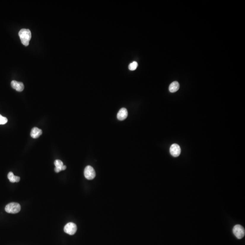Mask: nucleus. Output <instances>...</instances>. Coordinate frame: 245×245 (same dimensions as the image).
<instances>
[{"mask_svg": "<svg viewBox=\"0 0 245 245\" xmlns=\"http://www.w3.org/2000/svg\"><path fill=\"white\" fill-rule=\"evenodd\" d=\"M19 36L22 44L28 46L31 38V33L30 30L27 29H21L19 32Z\"/></svg>", "mask_w": 245, "mask_h": 245, "instance_id": "obj_1", "label": "nucleus"}, {"mask_svg": "<svg viewBox=\"0 0 245 245\" xmlns=\"http://www.w3.org/2000/svg\"><path fill=\"white\" fill-rule=\"evenodd\" d=\"M20 205L17 203H11L7 205L5 207L6 212L12 214H16L20 211Z\"/></svg>", "mask_w": 245, "mask_h": 245, "instance_id": "obj_2", "label": "nucleus"}, {"mask_svg": "<svg viewBox=\"0 0 245 245\" xmlns=\"http://www.w3.org/2000/svg\"><path fill=\"white\" fill-rule=\"evenodd\" d=\"M233 233L236 237L239 239H242L245 236V231L244 228L240 225H236L233 228Z\"/></svg>", "mask_w": 245, "mask_h": 245, "instance_id": "obj_3", "label": "nucleus"}, {"mask_svg": "<svg viewBox=\"0 0 245 245\" xmlns=\"http://www.w3.org/2000/svg\"><path fill=\"white\" fill-rule=\"evenodd\" d=\"M84 175L87 179L92 180L96 177V172L91 166H87L84 170Z\"/></svg>", "mask_w": 245, "mask_h": 245, "instance_id": "obj_4", "label": "nucleus"}, {"mask_svg": "<svg viewBox=\"0 0 245 245\" xmlns=\"http://www.w3.org/2000/svg\"><path fill=\"white\" fill-rule=\"evenodd\" d=\"M77 226L73 222H69L65 226L64 228V231L65 233L70 235H73L77 231Z\"/></svg>", "mask_w": 245, "mask_h": 245, "instance_id": "obj_5", "label": "nucleus"}, {"mask_svg": "<svg viewBox=\"0 0 245 245\" xmlns=\"http://www.w3.org/2000/svg\"><path fill=\"white\" fill-rule=\"evenodd\" d=\"M170 152L171 155L174 157L179 156L181 154V148L177 144H173L170 148Z\"/></svg>", "mask_w": 245, "mask_h": 245, "instance_id": "obj_6", "label": "nucleus"}, {"mask_svg": "<svg viewBox=\"0 0 245 245\" xmlns=\"http://www.w3.org/2000/svg\"><path fill=\"white\" fill-rule=\"evenodd\" d=\"M11 86L14 89L19 92L22 91L24 89V85L22 82H18L15 80L12 81Z\"/></svg>", "mask_w": 245, "mask_h": 245, "instance_id": "obj_7", "label": "nucleus"}, {"mask_svg": "<svg viewBox=\"0 0 245 245\" xmlns=\"http://www.w3.org/2000/svg\"><path fill=\"white\" fill-rule=\"evenodd\" d=\"M128 111L126 109L122 108L120 109L117 114V118L120 120H124L128 116Z\"/></svg>", "mask_w": 245, "mask_h": 245, "instance_id": "obj_8", "label": "nucleus"}, {"mask_svg": "<svg viewBox=\"0 0 245 245\" xmlns=\"http://www.w3.org/2000/svg\"><path fill=\"white\" fill-rule=\"evenodd\" d=\"M42 133V131L40 128L34 127L32 128L31 132V136L32 138L36 139L39 138Z\"/></svg>", "mask_w": 245, "mask_h": 245, "instance_id": "obj_9", "label": "nucleus"}, {"mask_svg": "<svg viewBox=\"0 0 245 245\" xmlns=\"http://www.w3.org/2000/svg\"><path fill=\"white\" fill-rule=\"evenodd\" d=\"M179 89V84L177 81H174L171 83L169 85V91L171 93H174Z\"/></svg>", "mask_w": 245, "mask_h": 245, "instance_id": "obj_10", "label": "nucleus"}, {"mask_svg": "<svg viewBox=\"0 0 245 245\" xmlns=\"http://www.w3.org/2000/svg\"><path fill=\"white\" fill-rule=\"evenodd\" d=\"M54 164L55 166V171L56 173H59L61 171H62V168L64 164H63V162L61 160H59V159L55 160Z\"/></svg>", "mask_w": 245, "mask_h": 245, "instance_id": "obj_11", "label": "nucleus"}, {"mask_svg": "<svg viewBox=\"0 0 245 245\" xmlns=\"http://www.w3.org/2000/svg\"><path fill=\"white\" fill-rule=\"evenodd\" d=\"M7 177H8V179L12 182H18L20 180V178L18 176H15L12 172H11L9 173Z\"/></svg>", "mask_w": 245, "mask_h": 245, "instance_id": "obj_12", "label": "nucleus"}, {"mask_svg": "<svg viewBox=\"0 0 245 245\" xmlns=\"http://www.w3.org/2000/svg\"><path fill=\"white\" fill-rule=\"evenodd\" d=\"M138 66V64L136 61H133L132 63H131L128 66V69L131 71H134L137 69V67Z\"/></svg>", "mask_w": 245, "mask_h": 245, "instance_id": "obj_13", "label": "nucleus"}, {"mask_svg": "<svg viewBox=\"0 0 245 245\" xmlns=\"http://www.w3.org/2000/svg\"><path fill=\"white\" fill-rule=\"evenodd\" d=\"M8 120L6 117H3L0 114V125H5L7 124Z\"/></svg>", "mask_w": 245, "mask_h": 245, "instance_id": "obj_14", "label": "nucleus"}, {"mask_svg": "<svg viewBox=\"0 0 245 245\" xmlns=\"http://www.w3.org/2000/svg\"><path fill=\"white\" fill-rule=\"evenodd\" d=\"M66 165H63L62 168V170H66Z\"/></svg>", "mask_w": 245, "mask_h": 245, "instance_id": "obj_15", "label": "nucleus"}]
</instances>
